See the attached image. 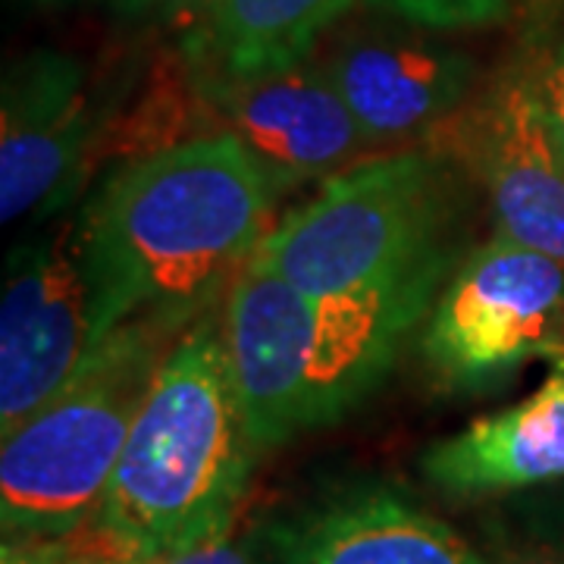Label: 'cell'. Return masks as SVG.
Segmentation results:
<instances>
[{"mask_svg": "<svg viewBox=\"0 0 564 564\" xmlns=\"http://www.w3.org/2000/svg\"><path fill=\"white\" fill-rule=\"evenodd\" d=\"M280 198V185L226 132L120 163L76 214L113 323L217 307L273 229Z\"/></svg>", "mask_w": 564, "mask_h": 564, "instance_id": "cell-1", "label": "cell"}, {"mask_svg": "<svg viewBox=\"0 0 564 564\" xmlns=\"http://www.w3.org/2000/svg\"><path fill=\"white\" fill-rule=\"evenodd\" d=\"M458 261L355 295H307L254 254L223 295L229 370L258 452L343 421L423 329Z\"/></svg>", "mask_w": 564, "mask_h": 564, "instance_id": "cell-2", "label": "cell"}, {"mask_svg": "<svg viewBox=\"0 0 564 564\" xmlns=\"http://www.w3.org/2000/svg\"><path fill=\"white\" fill-rule=\"evenodd\" d=\"M220 307L185 326L148 389L88 524L91 564H132L226 536L254 458Z\"/></svg>", "mask_w": 564, "mask_h": 564, "instance_id": "cell-3", "label": "cell"}, {"mask_svg": "<svg viewBox=\"0 0 564 564\" xmlns=\"http://www.w3.org/2000/svg\"><path fill=\"white\" fill-rule=\"evenodd\" d=\"M195 317L139 314L104 339L79 373L0 448L7 543H51L95 521L163 358Z\"/></svg>", "mask_w": 564, "mask_h": 564, "instance_id": "cell-4", "label": "cell"}, {"mask_svg": "<svg viewBox=\"0 0 564 564\" xmlns=\"http://www.w3.org/2000/svg\"><path fill=\"white\" fill-rule=\"evenodd\" d=\"M462 185L440 151H383L321 182L254 251L307 295H355L462 261Z\"/></svg>", "mask_w": 564, "mask_h": 564, "instance_id": "cell-5", "label": "cell"}, {"mask_svg": "<svg viewBox=\"0 0 564 564\" xmlns=\"http://www.w3.org/2000/svg\"><path fill=\"white\" fill-rule=\"evenodd\" d=\"M421 358L433 383L462 395L564 361V263L505 236L467 251L423 323Z\"/></svg>", "mask_w": 564, "mask_h": 564, "instance_id": "cell-6", "label": "cell"}, {"mask_svg": "<svg viewBox=\"0 0 564 564\" xmlns=\"http://www.w3.org/2000/svg\"><path fill=\"white\" fill-rule=\"evenodd\" d=\"M113 329L79 217L17 245L0 304V433L51 402Z\"/></svg>", "mask_w": 564, "mask_h": 564, "instance_id": "cell-7", "label": "cell"}, {"mask_svg": "<svg viewBox=\"0 0 564 564\" xmlns=\"http://www.w3.org/2000/svg\"><path fill=\"white\" fill-rule=\"evenodd\" d=\"M185 88L198 132H226L242 141L282 195L307 182H326L377 154L326 66L311 57L251 76L185 66Z\"/></svg>", "mask_w": 564, "mask_h": 564, "instance_id": "cell-8", "label": "cell"}, {"mask_svg": "<svg viewBox=\"0 0 564 564\" xmlns=\"http://www.w3.org/2000/svg\"><path fill=\"white\" fill-rule=\"evenodd\" d=\"M452 135L499 236L564 263V144L527 66H511L462 110Z\"/></svg>", "mask_w": 564, "mask_h": 564, "instance_id": "cell-9", "label": "cell"}, {"mask_svg": "<svg viewBox=\"0 0 564 564\" xmlns=\"http://www.w3.org/2000/svg\"><path fill=\"white\" fill-rule=\"evenodd\" d=\"M98 117L85 69L61 51L13 63L0 91V217H51L79 192Z\"/></svg>", "mask_w": 564, "mask_h": 564, "instance_id": "cell-10", "label": "cell"}, {"mask_svg": "<svg viewBox=\"0 0 564 564\" xmlns=\"http://www.w3.org/2000/svg\"><path fill=\"white\" fill-rule=\"evenodd\" d=\"M245 549L251 564H492L411 496L370 480L273 514Z\"/></svg>", "mask_w": 564, "mask_h": 564, "instance_id": "cell-11", "label": "cell"}, {"mask_svg": "<svg viewBox=\"0 0 564 564\" xmlns=\"http://www.w3.org/2000/svg\"><path fill=\"white\" fill-rule=\"evenodd\" d=\"M373 151H402L455 120L474 91L477 63L417 35H355L323 63Z\"/></svg>", "mask_w": 564, "mask_h": 564, "instance_id": "cell-12", "label": "cell"}, {"mask_svg": "<svg viewBox=\"0 0 564 564\" xmlns=\"http://www.w3.org/2000/svg\"><path fill=\"white\" fill-rule=\"evenodd\" d=\"M421 474L452 499H489L564 484V361L527 399L477 417L421 455Z\"/></svg>", "mask_w": 564, "mask_h": 564, "instance_id": "cell-13", "label": "cell"}, {"mask_svg": "<svg viewBox=\"0 0 564 564\" xmlns=\"http://www.w3.org/2000/svg\"><path fill=\"white\" fill-rule=\"evenodd\" d=\"M361 0H217L182 41V66L251 76L302 63Z\"/></svg>", "mask_w": 564, "mask_h": 564, "instance_id": "cell-14", "label": "cell"}, {"mask_svg": "<svg viewBox=\"0 0 564 564\" xmlns=\"http://www.w3.org/2000/svg\"><path fill=\"white\" fill-rule=\"evenodd\" d=\"M367 3L395 20L421 29H436V32L489 25L502 20L511 7V0H367Z\"/></svg>", "mask_w": 564, "mask_h": 564, "instance_id": "cell-15", "label": "cell"}, {"mask_svg": "<svg viewBox=\"0 0 564 564\" xmlns=\"http://www.w3.org/2000/svg\"><path fill=\"white\" fill-rule=\"evenodd\" d=\"M518 521L530 543L564 558V484L545 486L543 496L521 502Z\"/></svg>", "mask_w": 564, "mask_h": 564, "instance_id": "cell-16", "label": "cell"}, {"mask_svg": "<svg viewBox=\"0 0 564 564\" xmlns=\"http://www.w3.org/2000/svg\"><path fill=\"white\" fill-rule=\"evenodd\" d=\"M524 66L536 95H540V101H543L545 113H549V120H552L564 144V32L545 44L536 61L524 63Z\"/></svg>", "mask_w": 564, "mask_h": 564, "instance_id": "cell-17", "label": "cell"}, {"mask_svg": "<svg viewBox=\"0 0 564 564\" xmlns=\"http://www.w3.org/2000/svg\"><path fill=\"white\" fill-rule=\"evenodd\" d=\"M217 0H113L122 20L151 22V20H202Z\"/></svg>", "mask_w": 564, "mask_h": 564, "instance_id": "cell-18", "label": "cell"}, {"mask_svg": "<svg viewBox=\"0 0 564 564\" xmlns=\"http://www.w3.org/2000/svg\"><path fill=\"white\" fill-rule=\"evenodd\" d=\"M132 564H251V555L245 545L229 543V533L217 536V540H207L202 545H192V549H180V552H166V555H154V558H144V562Z\"/></svg>", "mask_w": 564, "mask_h": 564, "instance_id": "cell-19", "label": "cell"}, {"mask_svg": "<svg viewBox=\"0 0 564 564\" xmlns=\"http://www.w3.org/2000/svg\"><path fill=\"white\" fill-rule=\"evenodd\" d=\"M492 564H564L562 555L545 552L540 545H499V552L492 555Z\"/></svg>", "mask_w": 564, "mask_h": 564, "instance_id": "cell-20", "label": "cell"}, {"mask_svg": "<svg viewBox=\"0 0 564 564\" xmlns=\"http://www.w3.org/2000/svg\"><path fill=\"white\" fill-rule=\"evenodd\" d=\"M0 564H91L79 558V562H66L63 555H54V552H39V549H25V545L17 543H3V558Z\"/></svg>", "mask_w": 564, "mask_h": 564, "instance_id": "cell-21", "label": "cell"}, {"mask_svg": "<svg viewBox=\"0 0 564 564\" xmlns=\"http://www.w3.org/2000/svg\"><path fill=\"white\" fill-rule=\"evenodd\" d=\"M39 3H51V7H61V3H73V0H39Z\"/></svg>", "mask_w": 564, "mask_h": 564, "instance_id": "cell-22", "label": "cell"}]
</instances>
